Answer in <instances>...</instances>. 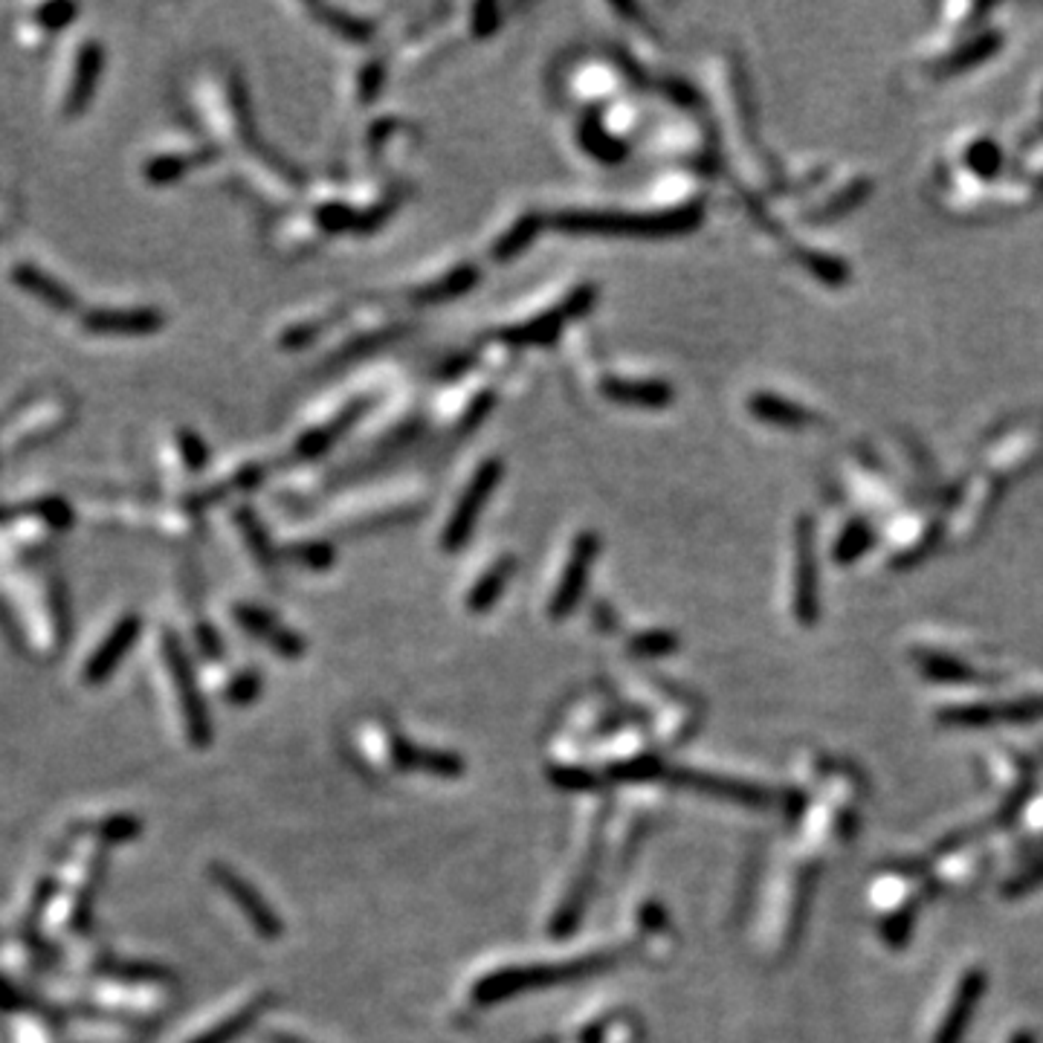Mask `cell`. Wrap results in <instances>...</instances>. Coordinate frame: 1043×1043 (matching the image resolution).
<instances>
[{
	"label": "cell",
	"mask_w": 1043,
	"mask_h": 1043,
	"mask_svg": "<svg viewBox=\"0 0 1043 1043\" xmlns=\"http://www.w3.org/2000/svg\"><path fill=\"white\" fill-rule=\"evenodd\" d=\"M617 963V954L612 951H595V954L574 956V960H563V963H534V965H510V968H499L493 974H485L476 980L470 989L473 1003L478 1006H493L507 997L528 992V989H545L554 983H568V980H583L592 974L612 968Z\"/></svg>",
	"instance_id": "obj_1"
},
{
	"label": "cell",
	"mask_w": 1043,
	"mask_h": 1043,
	"mask_svg": "<svg viewBox=\"0 0 1043 1043\" xmlns=\"http://www.w3.org/2000/svg\"><path fill=\"white\" fill-rule=\"evenodd\" d=\"M702 224V206L691 203L673 212L624 215V212H563L554 227L572 236H629V238H669L684 236Z\"/></svg>",
	"instance_id": "obj_2"
},
{
	"label": "cell",
	"mask_w": 1043,
	"mask_h": 1043,
	"mask_svg": "<svg viewBox=\"0 0 1043 1043\" xmlns=\"http://www.w3.org/2000/svg\"><path fill=\"white\" fill-rule=\"evenodd\" d=\"M360 745L368 759L383 763L389 772H420L433 777H461L464 774V759L456 757L453 751L415 745L386 725H368L362 731Z\"/></svg>",
	"instance_id": "obj_3"
},
{
	"label": "cell",
	"mask_w": 1043,
	"mask_h": 1043,
	"mask_svg": "<svg viewBox=\"0 0 1043 1043\" xmlns=\"http://www.w3.org/2000/svg\"><path fill=\"white\" fill-rule=\"evenodd\" d=\"M499 478L501 461L499 458H490V461H485L478 467L476 476L470 478V485L464 487L461 499H458L456 510H453L447 528H444V548H447V552H458L461 545H467L473 528H476L478 514H481L485 501L490 499L496 485H499Z\"/></svg>",
	"instance_id": "obj_4"
},
{
	"label": "cell",
	"mask_w": 1043,
	"mask_h": 1043,
	"mask_svg": "<svg viewBox=\"0 0 1043 1043\" xmlns=\"http://www.w3.org/2000/svg\"><path fill=\"white\" fill-rule=\"evenodd\" d=\"M595 299H597L595 287L583 285V287H577L566 301H559L557 308L545 310V314H539V317L528 319V322H522V325H514V328H505L499 337L505 339V342H510V346H537V342H552V339L566 328L568 319L583 317V314L595 305Z\"/></svg>",
	"instance_id": "obj_5"
},
{
	"label": "cell",
	"mask_w": 1043,
	"mask_h": 1043,
	"mask_svg": "<svg viewBox=\"0 0 1043 1043\" xmlns=\"http://www.w3.org/2000/svg\"><path fill=\"white\" fill-rule=\"evenodd\" d=\"M1043 456V427L1041 424H1023L1000 433L985 447V467L997 476H1017Z\"/></svg>",
	"instance_id": "obj_6"
},
{
	"label": "cell",
	"mask_w": 1043,
	"mask_h": 1043,
	"mask_svg": "<svg viewBox=\"0 0 1043 1043\" xmlns=\"http://www.w3.org/2000/svg\"><path fill=\"white\" fill-rule=\"evenodd\" d=\"M597 548H600V543H597L595 530H583L580 537L574 539L572 557H568L566 568H563V577H559L552 600H548V615H552L554 620L572 615L574 606L580 603L583 592H586L588 572L595 566Z\"/></svg>",
	"instance_id": "obj_7"
},
{
	"label": "cell",
	"mask_w": 1043,
	"mask_h": 1043,
	"mask_svg": "<svg viewBox=\"0 0 1043 1043\" xmlns=\"http://www.w3.org/2000/svg\"><path fill=\"white\" fill-rule=\"evenodd\" d=\"M166 662H169L171 667L177 698H180V707H183L186 731H189L191 743L203 748V745H209V739H212V727H209V719H206L203 702H200L198 696V684L191 678L189 662H186L183 649H180L175 635H166Z\"/></svg>",
	"instance_id": "obj_8"
},
{
	"label": "cell",
	"mask_w": 1043,
	"mask_h": 1043,
	"mask_svg": "<svg viewBox=\"0 0 1043 1043\" xmlns=\"http://www.w3.org/2000/svg\"><path fill=\"white\" fill-rule=\"evenodd\" d=\"M212 875L215 882H218V887L232 898V904H238V911L247 916V922H250L252 931H256L261 940H279L281 933H285V925H281V918L272 913V907L265 902V896H261L256 887H250V884L244 882L236 870L221 867V864H215Z\"/></svg>",
	"instance_id": "obj_9"
},
{
	"label": "cell",
	"mask_w": 1043,
	"mask_h": 1043,
	"mask_svg": "<svg viewBox=\"0 0 1043 1043\" xmlns=\"http://www.w3.org/2000/svg\"><path fill=\"white\" fill-rule=\"evenodd\" d=\"M162 325L166 314L157 308H93L81 317V328L96 337H148Z\"/></svg>",
	"instance_id": "obj_10"
},
{
	"label": "cell",
	"mask_w": 1043,
	"mask_h": 1043,
	"mask_svg": "<svg viewBox=\"0 0 1043 1043\" xmlns=\"http://www.w3.org/2000/svg\"><path fill=\"white\" fill-rule=\"evenodd\" d=\"M102 70L105 47L99 44V41H85V44L79 47V56H76L73 81H70V88H67L64 108H61L67 119H73L88 111V105L93 102L96 88H99V81H102Z\"/></svg>",
	"instance_id": "obj_11"
},
{
	"label": "cell",
	"mask_w": 1043,
	"mask_h": 1043,
	"mask_svg": "<svg viewBox=\"0 0 1043 1043\" xmlns=\"http://www.w3.org/2000/svg\"><path fill=\"white\" fill-rule=\"evenodd\" d=\"M12 285L27 290L30 296H36L38 301H44L47 308L59 310V314H73L79 310V296L59 281L52 272L41 270L38 265H30V261H21V265L12 267Z\"/></svg>",
	"instance_id": "obj_12"
},
{
	"label": "cell",
	"mask_w": 1043,
	"mask_h": 1043,
	"mask_svg": "<svg viewBox=\"0 0 1043 1043\" xmlns=\"http://www.w3.org/2000/svg\"><path fill=\"white\" fill-rule=\"evenodd\" d=\"M236 617L247 633L265 640L267 647L279 653L281 658H301L305 655V640L290 633L287 626H281L270 612L258 609V606H238Z\"/></svg>",
	"instance_id": "obj_13"
},
{
	"label": "cell",
	"mask_w": 1043,
	"mask_h": 1043,
	"mask_svg": "<svg viewBox=\"0 0 1043 1043\" xmlns=\"http://www.w3.org/2000/svg\"><path fill=\"white\" fill-rule=\"evenodd\" d=\"M140 629H142L140 617L137 615L122 617V620H119V624L111 629V635L102 640V647L96 649L93 658L88 662V667H85V682L99 684L111 676L113 669H117V664L126 658V653L131 649L133 640H137Z\"/></svg>",
	"instance_id": "obj_14"
},
{
	"label": "cell",
	"mask_w": 1043,
	"mask_h": 1043,
	"mask_svg": "<svg viewBox=\"0 0 1043 1043\" xmlns=\"http://www.w3.org/2000/svg\"><path fill=\"white\" fill-rule=\"evenodd\" d=\"M603 395L615 404L638 406V409H662L673 400V389L662 380H620L609 377L603 380Z\"/></svg>",
	"instance_id": "obj_15"
},
{
	"label": "cell",
	"mask_w": 1043,
	"mask_h": 1043,
	"mask_svg": "<svg viewBox=\"0 0 1043 1043\" xmlns=\"http://www.w3.org/2000/svg\"><path fill=\"white\" fill-rule=\"evenodd\" d=\"M797 612L815 615V522L797 525Z\"/></svg>",
	"instance_id": "obj_16"
},
{
	"label": "cell",
	"mask_w": 1043,
	"mask_h": 1043,
	"mask_svg": "<svg viewBox=\"0 0 1043 1043\" xmlns=\"http://www.w3.org/2000/svg\"><path fill=\"white\" fill-rule=\"evenodd\" d=\"M748 409L754 411L759 420H765V424L786 429L808 427V424L815 420V415L808 409H803L801 404H792V400L772 395V391H757V395L748 400Z\"/></svg>",
	"instance_id": "obj_17"
},
{
	"label": "cell",
	"mask_w": 1043,
	"mask_h": 1043,
	"mask_svg": "<svg viewBox=\"0 0 1043 1043\" xmlns=\"http://www.w3.org/2000/svg\"><path fill=\"white\" fill-rule=\"evenodd\" d=\"M215 157H218V148H200V151H195V155H157L146 162L142 175H146L148 183L166 186V183L180 180L183 175H189V171L195 169V166H200V162L215 160Z\"/></svg>",
	"instance_id": "obj_18"
},
{
	"label": "cell",
	"mask_w": 1043,
	"mask_h": 1043,
	"mask_svg": "<svg viewBox=\"0 0 1043 1043\" xmlns=\"http://www.w3.org/2000/svg\"><path fill=\"white\" fill-rule=\"evenodd\" d=\"M669 779H676L682 788L713 794V797H731V801H743V803L759 801V792H754L751 786H739V783H731V779H722V777H711V774H702V772H669Z\"/></svg>",
	"instance_id": "obj_19"
},
{
	"label": "cell",
	"mask_w": 1043,
	"mask_h": 1043,
	"mask_svg": "<svg viewBox=\"0 0 1043 1043\" xmlns=\"http://www.w3.org/2000/svg\"><path fill=\"white\" fill-rule=\"evenodd\" d=\"M267 1003H270V994H256V997H252L247 1006L236 1009V1012L229 1014V1017H224L218 1026L206 1029L203 1035H198L191 1043H229L232 1037L241 1035L244 1029L250 1026V1023L256 1021L258 1014L265 1012Z\"/></svg>",
	"instance_id": "obj_20"
},
{
	"label": "cell",
	"mask_w": 1043,
	"mask_h": 1043,
	"mask_svg": "<svg viewBox=\"0 0 1043 1043\" xmlns=\"http://www.w3.org/2000/svg\"><path fill=\"white\" fill-rule=\"evenodd\" d=\"M514 568H516V563L510 557L501 559V563H496V566H493L490 572H487L485 577H481V580L473 586L470 597H467V609H470V612H487V609H490L493 603L499 600L501 592H505V586H507V580H510Z\"/></svg>",
	"instance_id": "obj_21"
},
{
	"label": "cell",
	"mask_w": 1043,
	"mask_h": 1043,
	"mask_svg": "<svg viewBox=\"0 0 1043 1043\" xmlns=\"http://www.w3.org/2000/svg\"><path fill=\"white\" fill-rule=\"evenodd\" d=\"M548 779H552L557 788H566V792H600L603 777L597 772H592L588 765H577V763H552L548 765Z\"/></svg>",
	"instance_id": "obj_22"
},
{
	"label": "cell",
	"mask_w": 1043,
	"mask_h": 1043,
	"mask_svg": "<svg viewBox=\"0 0 1043 1043\" xmlns=\"http://www.w3.org/2000/svg\"><path fill=\"white\" fill-rule=\"evenodd\" d=\"M638 1041V1026L624 1014H612L606 1021L588 1023L583 1029L580 1043H635Z\"/></svg>",
	"instance_id": "obj_23"
},
{
	"label": "cell",
	"mask_w": 1043,
	"mask_h": 1043,
	"mask_svg": "<svg viewBox=\"0 0 1043 1043\" xmlns=\"http://www.w3.org/2000/svg\"><path fill=\"white\" fill-rule=\"evenodd\" d=\"M476 281H478V270H476V267H458V270L449 272L447 279L435 281V285H429V287H424V290H418V294H415V299L424 301V305H435V301H447V299H453V296L467 294V290H470V287L476 285Z\"/></svg>",
	"instance_id": "obj_24"
},
{
	"label": "cell",
	"mask_w": 1043,
	"mask_h": 1043,
	"mask_svg": "<svg viewBox=\"0 0 1043 1043\" xmlns=\"http://www.w3.org/2000/svg\"><path fill=\"white\" fill-rule=\"evenodd\" d=\"M539 227H543V221H539L537 215H525V218H519V221L507 229L499 241H496V247H493V258H496V261H507V258L519 256V252L525 250L534 238H537Z\"/></svg>",
	"instance_id": "obj_25"
},
{
	"label": "cell",
	"mask_w": 1043,
	"mask_h": 1043,
	"mask_svg": "<svg viewBox=\"0 0 1043 1043\" xmlns=\"http://www.w3.org/2000/svg\"><path fill=\"white\" fill-rule=\"evenodd\" d=\"M16 514L36 516V519H41L44 525H50V528H56V530L73 528V522H76L73 507L67 505L64 499H59V496H44V499H36V501H30V505L16 507Z\"/></svg>",
	"instance_id": "obj_26"
},
{
	"label": "cell",
	"mask_w": 1043,
	"mask_h": 1043,
	"mask_svg": "<svg viewBox=\"0 0 1043 1043\" xmlns=\"http://www.w3.org/2000/svg\"><path fill=\"white\" fill-rule=\"evenodd\" d=\"M360 411H362V404L351 406V409H348L346 415H339V418L334 420V424H328V427L317 429V433L305 435V438H301V441H299V456H305V458H310V456H319V453H322V449H328V447H331L334 441H337V438H339V433H342V429H346V427H351V424H354V418H357V415H360Z\"/></svg>",
	"instance_id": "obj_27"
},
{
	"label": "cell",
	"mask_w": 1043,
	"mask_h": 1043,
	"mask_svg": "<svg viewBox=\"0 0 1043 1043\" xmlns=\"http://www.w3.org/2000/svg\"><path fill=\"white\" fill-rule=\"evenodd\" d=\"M635 931L644 942H655V940H667L669 936V916L658 902H640L638 911H635Z\"/></svg>",
	"instance_id": "obj_28"
},
{
	"label": "cell",
	"mask_w": 1043,
	"mask_h": 1043,
	"mask_svg": "<svg viewBox=\"0 0 1043 1043\" xmlns=\"http://www.w3.org/2000/svg\"><path fill=\"white\" fill-rule=\"evenodd\" d=\"M580 137H583V146H586L592 155L600 157V160H606V162H615L626 155L624 142H617L615 137H609V133L603 131L597 119H588L586 126H583Z\"/></svg>",
	"instance_id": "obj_29"
},
{
	"label": "cell",
	"mask_w": 1043,
	"mask_h": 1043,
	"mask_svg": "<svg viewBox=\"0 0 1043 1043\" xmlns=\"http://www.w3.org/2000/svg\"><path fill=\"white\" fill-rule=\"evenodd\" d=\"M797 258H801V265L806 267V270L815 272L817 279L826 281V285H844L846 276H850L844 261H838L835 256H826V252L801 250L797 252Z\"/></svg>",
	"instance_id": "obj_30"
},
{
	"label": "cell",
	"mask_w": 1043,
	"mask_h": 1043,
	"mask_svg": "<svg viewBox=\"0 0 1043 1043\" xmlns=\"http://www.w3.org/2000/svg\"><path fill=\"white\" fill-rule=\"evenodd\" d=\"M678 638L667 629H653V633H640L629 640V653L638 658H662V655L676 653Z\"/></svg>",
	"instance_id": "obj_31"
},
{
	"label": "cell",
	"mask_w": 1043,
	"mask_h": 1043,
	"mask_svg": "<svg viewBox=\"0 0 1043 1043\" xmlns=\"http://www.w3.org/2000/svg\"><path fill=\"white\" fill-rule=\"evenodd\" d=\"M965 169L974 171L977 177H992L1000 171V148L989 140H974L963 155Z\"/></svg>",
	"instance_id": "obj_32"
},
{
	"label": "cell",
	"mask_w": 1043,
	"mask_h": 1043,
	"mask_svg": "<svg viewBox=\"0 0 1043 1043\" xmlns=\"http://www.w3.org/2000/svg\"><path fill=\"white\" fill-rule=\"evenodd\" d=\"M870 539H873V528H870L867 522H853V525H846L844 528V534L838 537L832 554H835L838 563H850V559H855L867 548Z\"/></svg>",
	"instance_id": "obj_33"
},
{
	"label": "cell",
	"mask_w": 1043,
	"mask_h": 1043,
	"mask_svg": "<svg viewBox=\"0 0 1043 1043\" xmlns=\"http://www.w3.org/2000/svg\"><path fill=\"white\" fill-rule=\"evenodd\" d=\"M314 12H317V16L322 18L328 27H331V30H337L339 36L351 38V41H362V38L371 36V23L360 21V18L342 16V12H337V9H328V7H314Z\"/></svg>",
	"instance_id": "obj_34"
},
{
	"label": "cell",
	"mask_w": 1043,
	"mask_h": 1043,
	"mask_svg": "<svg viewBox=\"0 0 1043 1043\" xmlns=\"http://www.w3.org/2000/svg\"><path fill=\"white\" fill-rule=\"evenodd\" d=\"M76 16H79V3H67V0H59V3H44V7H38L36 9V23L47 32H59V30H64L67 23L73 21Z\"/></svg>",
	"instance_id": "obj_35"
},
{
	"label": "cell",
	"mask_w": 1043,
	"mask_h": 1043,
	"mask_svg": "<svg viewBox=\"0 0 1043 1043\" xmlns=\"http://www.w3.org/2000/svg\"><path fill=\"white\" fill-rule=\"evenodd\" d=\"M177 447H180V456H183L186 467H189L191 473L203 470L206 461H209V447H206V441L198 433L180 429V433H177Z\"/></svg>",
	"instance_id": "obj_36"
},
{
	"label": "cell",
	"mask_w": 1043,
	"mask_h": 1043,
	"mask_svg": "<svg viewBox=\"0 0 1043 1043\" xmlns=\"http://www.w3.org/2000/svg\"><path fill=\"white\" fill-rule=\"evenodd\" d=\"M290 559H296L299 566L310 568V572H325L334 566V548L328 543H305L296 545L290 552Z\"/></svg>",
	"instance_id": "obj_37"
},
{
	"label": "cell",
	"mask_w": 1043,
	"mask_h": 1043,
	"mask_svg": "<svg viewBox=\"0 0 1043 1043\" xmlns=\"http://www.w3.org/2000/svg\"><path fill=\"white\" fill-rule=\"evenodd\" d=\"M238 525H241V530H244V537H247V543L252 545V552H256V557L261 559V563H270V559H272L270 543H267L265 525L258 522V516L252 514V510H247V507H244L241 514H238Z\"/></svg>",
	"instance_id": "obj_38"
},
{
	"label": "cell",
	"mask_w": 1043,
	"mask_h": 1043,
	"mask_svg": "<svg viewBox=\"0 0 1043 1043\" xmlns=\"http://www.w3.org/2000/svg\"><path fill=\"white\" fill-rule=\"evenodd\" d=\"M317 218L325 229H334V232H342V229H351V227H362V229L371 227V224L357 218V215H354L351 209H346V206H322Z\"/></svg>",
	"instance_id": "obj_39"
},
{
	"label": "cell",
	"mask_w": 1043,
	"mask_h": 1043,
	"mask_svg": "<svg viewBox=\"0 0 1043 1043\" xmlns=\"http://www.w3.org/2000/svg\"><path fill=\"white\" fill-rule=\"evenodd\" d=\"M258 687H261V678H258L256 669H244L241 676L227 687V702H236V705L252 702L258 696Z\"/></svg>",
	"instance_id": "obj_40"
},
{
	"label": "cell",
	"mask_w": 1043,
	"mask_h": 1043,
	"mask_svg": "<svg viewBox=\"0 0 1043 1043\" xmlns=\"http://www.w3.org/2000/svg\"><path fill=\"white\" fill-rule=\"evenodd\" d=\"M380 81H383V67L380 64H366L362 67V76H360V93H362V99H375L377 96V90H380Z\"/></svg>",
	"instance_id": "obj_41"
},
{
	"label": "cell",
	"mask_w": 1043,
	"mask_h": 1043,
	"mask_svg": "<svg viewBox=\"0 0 1043 1043\" xmlns=\"http://www.w3.org/2000/svg\"><path fill=\"white\" fill-rule=\"evenodd\" d=\"M496 23H499V9L493 7V3H481L476 9V32L478 36H490L496 30Z\"/></svg>",
	"instance_id": "obj_42"
},
{
	"label": "cell",
	"mask_w": 1043,
	"mask_h": 1043,
	"mask_svg": "<svg viewBox=\"0 0 1043 1043\" xmlns=\"http://www.w3.org/2000/svg\"><path fill=\"white\" fill-rule=\"evenodd\" d=\"M597 624H600V629H606V633L615 629V617H612L609 606H597Z\"/></svg>",
	"instance_id": "obj_43"
},
{
	"label": "cell",
	"mask_w": 1043,
	"mask_h": 1043,
	"mask_svg": "<svg viewBox=\"0 0 1043 1043\" xmlns=\"http://www.w3.org/2000/svg\"><path fill=\"white\" fill-rule=\"evenodd\" d=\"M270 1041H272V1043H310L308 1037L290 1035V1032H272V1035H270Z\"/></svg>",
	"instance_id": "obj_44"
}]
</instances>
